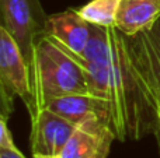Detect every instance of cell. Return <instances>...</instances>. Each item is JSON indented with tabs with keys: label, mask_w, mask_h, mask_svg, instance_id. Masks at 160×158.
<instances>
[{
	"label": "cell",
	"mask_w": 160,
	"mask_h": 158,
	"mask_svg": "<svg viewBox=\"0 0 160 158\" xmlns=\"http://www.w3.org/2000/svg\"><path fill=\"white\" fill-rule=\"evenodd\" d=\"M84 59L62 48L49 36L38 39L31 67L34 106L30 116L47 108L52 100L69 94H90Z\"/></svg>",
	"instance_id": "cell-2"
},
{
	"label": "cell",
	"mask_w": 160,
	"mask_h": 158,
	"mask_svg": "<svg viewBox=\"0 0 160 158\" xmlns=\"http://www.w3.org/2000/svg\"><path fill=\"white\" fill-rule=\"evenodd\" d=\"M128 49L136 70L153 98L160 104V20L150 30L128 38Z\"/></svg>",
	"instance_id": "cell-5"
},
{
	"label": "cell",
	"mask_w": 160,
	"mask_h": 158,
	"mask_svg": "<svg viewBox=\"0 0 160 158\" xmlns=\"http://www.w3.org/2000/svg\"><path fill=\"white\" fill-rule=\"evenodd\" d=\"M90 34L91 24L80 16L78 10L69 8L48 17L45 35L79 58H83Z\"/></svg>",
	"instance_id": "cell-8"
},
{
	"label": "cell",
	"mask_w": 160,
	"mask_h": 158,
	"mask_svg": "<svg viewBox=\"0 0 160 158\" xmlns=\"http://www.w3.org/2000/svg\"><path fill=\"white\" fill-rule=\"evenodd\" d=\"M0 147H7V148L16 147L13 137H11V132L7 128V118L0 119Z\"/></svg>",
	"instance_id": "cell-12"
},
{
	"label": "cell",
	"mask_w": 160,
	"mask_h": 158,
	"mask_svg": "<svg viewBox=\"0 0 160 158\" xmlns=\"http://www.w3.org/2000/svg\"><path fill=\"white\" fill-rule=\"evenodd\" d=\"M160 20V0H119L115 28L128 38L150 30Z\"/></svg>",
	"instance_id": "cell-10"
},
{
	"label": "cell",
	"mask_w": 160,
	"mask_h": 158,
	"mask_svg": "<svg viewBox=\"0 0 160 158\" xmlns=\"http://www.w3.org/2000/svg\"><path fill=\"white\" fill-rule=\"evenodd\" d=\"M83 59L90 94L110 102L111 128L117 140L156 134L160 142L158 108L133 64L127 36L115 27L91 25Z\"/></svg>",
	"instance_id": "cell-1"
},
{
	"label": "cell",
	"mask_w": 160,
	"mask_h": 158,
	"mask_svg": "<svg viewBox=\"0 0 160 158\" xmlns=\"http://www.w3.org/2000/svg\"><path fill=\"white\" fill-rule=\"evenodd\" d=\"M34 158H61V156H47V154H32Z\"/></svg>",
	"instance_id": "cell-14"
},
{
	"label": "cell",
	"mask_w": 160,
	"mask_h": 158,
	"mask_svg": "<svg viewBox=\"0 0 160 158\" xmlns=\"http://www.w3.org/2000/svg\"><path fill=\"white\" fill-rule=\"evenodd\" d=\"M0 158H25L20 153L17 147L7 148V147H0Z\"/></svg>",
	"instance_id": "cell-13"
},
{
	"label": "cell",
	"mask_w": 160,
	"mask_h": 158,
	"mask_svg": "<svg viewBox=\"0 0 160 158\" xmlns=\"http://www.w3.org/2000/svg\"><path fill=\"white\" fill-rule=\"evenodd\" d=\"M48 109L69 122L79 125L90 118H101L110 122L111 125V111L110 102L93 94H69L52 100L47 105Z\"/></svg>",
	"instance_id": "cell-9"
},
{
	"label": "cell",
	"mask_w": 160,
	"mask_h": 158,
	"mask_svg": "<svg viewBox=\"0 0 160 158\" xmlns=\"http://www.w3.org/2000/svg\"><path fill=\"white\" fill-rule=\"evenodd\" d=\"M118 6L119 0H90L78 11L91 25L112 28L117 22Z\"/></svg>",
	"instance_id": "cell-11"
},
{
	"label": "cell",
	"mask_w": 160,
	"mask_h": 158,
	"mask_svg": "<svg viewBox=\"0 0 160 158\" xmlns=\"http://www.w3.org/2000/svg\"><path fill=\"white\" fill-rule=\"evenodd\" d=\"M3 27L13 36L30 70L34 63L37 42L47 31L48 17L39 0H0Z\"/></svg>",
	"instance_id": "cell-4"
},
{
	"label": "cell",
	"mask_w": 160,
	"mask_h": 158,
	"mask_svg": "<svg viewBox=\"0 0 160 158\" xmlns=\"http://www.w3.org/2000/svg\"><path fill=\"white\" fill-rule=\"evenodd\" d=\"M0 94L2 118L10 116L14 97L24 101L28 112L32 111L34 97L31 70L18 45L4 27H0Z\"/></svg>",
	"instance_id": "cell-3"
},
{
	"label": "cell",
	"mask_w": 160,
	"mask_h": 158,
	"mask_svg": "<svg viewBox=\"0 0 160 158\" xmlns=\"http://www.w3.org/2000/svg\"><path fill=\"white\" fill-rule=\"evenodd\" d=\"M115 139L108 120L90 118L76 126L62 150L61 158H107Z\"/></svg>",
	"instance_id": "cell-6"
},
{
	"label": "cell",
	"mask_w": 160,
	"mask_h": 158,
	"mask_svg": "<svg viewBox=\"0 0 160 158\" xmlns=\"http://www.w3.org/2000/svg\"><path fill=\"white\" fill-rule=\"evenodd\" d=\"M156 108H158V115H159V118H160V104L156 106Z\"/></svg>",
	"instance_id": "cell-15"
},
{
	"label": "cell",
	"mask_w": 160,
	"mask_h": 158,
	"mask_svg": "<svg viewBox=\"0 0 160 158\" xmlns=\"http://www.w3.org/2000/svg\"><path fill=\"white\" fill-rule=\"evenodd\" d=\"M30 118L32 154L61 156L78 125L48 108L41 109Z\"/></svg>",
	"instance_id": "cell-7"
}]
</instances>
